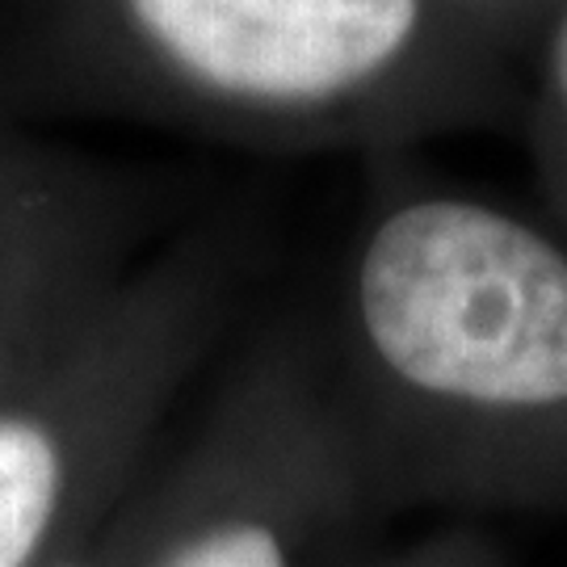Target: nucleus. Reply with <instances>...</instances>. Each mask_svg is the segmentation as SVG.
<instances>
[{
    "mask_svg": "<svg viewBox=\"0 0 567 567\" xmlns=\"http://www.w3.org/2000/svg\"><path fill=\"white\" fill-rule=\"evenodd\" d=\"M555 76H559V89L567 97V18L559 25V34H555Z\"/></svg>",
    "mask_w": 567,
    "mask_h": 567,
    "instance_id": "nucleus-7",
    "label": "nucleus"
},
{
    "mask_svg": "<svg viewBox=\"0 0 567 567\" xmlns=\"http://www.w3.org/2000/svg\"><path fill=\"white\" fill-rule=\"evenodd\" d=\"M189 76L248 102L341 97L404 51L421 0H131Z\"/></svg>",
    "mask_w": 567,
    "mask_h": 567,
    "instance_id": "nucleus-4",
    "label": "nucleus"
},
{
    "mask_svg": "<svg viewBox=\"0 0 567 567\" xmlns=\"http://www.w3.org/2000/svg\"><path fill=\"white\" fill-rule=\"evenodd\" d=\"M140 567H353L383 517L337 408L257 383L147 471Z\"/></svg>",
    "mask_w": 567,
    "mask_h": 567,
    "instance_id": "nucleus-2",
    "label": "nucleus"
},
{
    "mask_svg": "<svg viewBox=\"0 0 567 567\" xmlns=\"http://www.w3.org/2000/svg\"><path fill=\"white\" fill-rule=\"evenodd\" d=\"M147 328L81 344L0 395V567L72 559L147 475L168 395V349Z\"/></svg>",
    "mask_w": 567,
    "mask_h": 567,
    "instance_id": "nucleus-3",
    "label": "nucleus"
},
{
    "mask_svg": "<svg viewBox=\"0 0 567 567\" xmlns=\"http://www.w3.org/2000/svg\"><path fill=\"white\" fill-rule=\"evenodd\" d=\"M0 395H9V391H0Z\"/></svg>",
    "mask_w": 567,
    "mask_h": 567,
    "instance_id": "nucleus-8",
    "label": "nucleus"
},
{
    "mask_svg": "<svg viewBox=\"0 0 567 567\" xmlns=\"http://www.w3.org/2000/svg\"><path fill=\"white\" fill-rule=\"evenodd\" d=\"M365 567H505V559L475 534H433L416 547H404L383 559H370Z\"/></svg>",
    "mask_w": 567,
    "mask_h": 567,
    "instance_id": "nucleus-6",
    "label": "nucleus"
},
{
    "mask_svg": "<svg viewBox=\"0 0 567 567\" xmlns=\"http://www.w3.org/2000/svg\"><path fill=\"white\" fill-rule=\"evenodd\" d=\"M143 534H147V522H143V501H140V487H135V492L122 501L118 513L105 522L102 534L84 550H76L72 559H63V564H55V567H140Z\"/></svg>",
    "mask_w": 567,
    "mask_h": 567,
    "instance_id": "nucleus-5",
    "label": "nucleus"
},
{
    "mask_svg": "<svg viewBox=\"0 0 567 567\" xmlns=\"http://www.w3.org/2000/svg\"><path fill=\"white\" fill-rule=\"evenodd\" d=\"M379 508H567V252L463 198L374 224L353 274Z\"/></svg>",
    "mask_w": 567,
    "mask_h": 567,
    "instance_id": "nucleus-1",
    "label": "nucleus"
}]
</instances>
